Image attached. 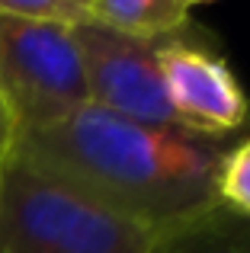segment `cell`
Segmentation results:
<instances>
[{
  "label": "cell",
  "instance_id": "9c48e42d",
  "mask_svg": "<svg viewBox=\"0 0 250 253\" xmlns=\"http://www.w3.org/2000/svg\"><path fill=\"white\" fill-rule=\"evenodd\" d=\"M0 16L77 26L87 19V0H0Z\"/></svg>",
  "mask_w": 250,
  "mask_h": 253
},
{
  "label": "cell",
  "instance_id": "7a4b0ae2",
  "mask_svg": "<svg viewBox=\"0 0 250 253\" xmlns=\"http://www.w3.org/2000/svg\"><path fill=\"white\" fill-rule=\"evenodd\" d=\"M157 234L23 151L0 164V253H151Z\"/></svg>",
  "mask_w": 250,
  "mask_h": 253
},
{
  "label": "cell",
  "instance_id": "3957f363",
  "mask_svg": "<svg viewBox=\"0 0 250 253\" xmlns=\"http://www.w3.org/2000/svg\"><path fill=\"white\" fill-rule=\"evenodd\" d=\"M0 96L19 135L55 125L90 103L74 29L0 16Z\"/></svg>",
  "mask_w": 250,
  "mask_h": 253
},
{
  "label": "cell",
  "instance_id": "8992f818",
  "mask_svg": "<svg viewBox=\"0 0 250 253\" xmlns=\"http://www.w3.org/2000/svg\"><path fill=\"white\" fill-rule=\"evenodd\" d=\"M87 19L125 36L161 42L189 29V6L183 0H87Z\"/></svg>",
  "mask_w": 250,
  "mask_h": 253
},
{
  "label": "cell",
  "instance_id": "ba28073f",
  "mask_svg": "<svg viewBox=\"0 0 250 253\" xmlns=\"http://www.w3.org/2000/svg\"><path fill=\"white\" fill-rule=\"evenodd\" d=\"M215 205L250 221V131L231 148L215 179Z\"/></svg>",
  "mask_w": 250,
  "mask_h": 253
},
{
  "label": "cell",
  "instance_id": "52a82bcc",
  "mask_svg": "<svg viewBox=\"0 0 250 253\" xmlns=\"http://www.w3.org/2000/svg\"><path fill=\"white\" fill-rule=\"evenodd\" d=\"M151 253H250V221L218 209L164 228Z\"/></svg>",
  "mask_w": 250,
  "mask_h": 253
},
{
  "label": "cell",
  "instance_id": "5b68a950",
  "mask_svg": "<svg viewBox=\"0 0 250 253\" xmlns=\"http://www.w3.org/2000/svg\"><path fill=\"white\" fill-rule=\"evenodd\" d=\"M189 29L161 39L157 48L164 90L180 125L208 135H228L250 125V96L238 74L218 51L196 42Z\"/></svg>",
  "mask_w": 250,
  "mask_h": 253
},
{
  "label": "cell",
  "instance_id": "30bf717a",
  "mask_svg": "<svg viewBox=\"0 0 250 253\" xmlns=\"http://www.w3.org/2000/svg\"><path fill=\"white\" fill-rule=\"evenodd\" d=\"M16 144H19V128H16V122H13L10 109H6L3 96H0V164L16 151Z\"/></svg>",
  "mask_w": 250,
  "mask_h": 253
},
{
  "label": "cell",
  "instance_id": "6da1fadb",
  "mask_svg": "<svg viewBox=\"0 0 250 253\" xmlns=\"http://www.w3.org/2000/svg\"><path fill=\"white\" fill-rule=\"evenodd\" d=\"M247 131L250 125L228 135L148 125L87 103L61 122L19 135L16 151L164 231L215 209L218 170Z\"/></svg>",
  "mask_w": 250,
  "mask_h": 253
},
{
  "label": "cell",
  "instance_id": "8fae6325",
  "mask_svg": "<svg viewBox=\"0 0 250 253\" xmlns=\"http://www.w3.org/2000/svg\"><path fill=\"white\" fill-rule=\"evenodd\" d=\"M183 3L193 10V6H206V3H215V0H183Z\"/></svg>",
  "mask_w": 250,
  "mask_h": 253
},
{
  "label": "cell",
  "instance_id": "277c9868",
  "mask_svg": "<svg viewBox=\"0 0 250 253\" xmlns=\"http://www.w3.org/2000/svg\"><path fill=\"white\" fill-rule=\"evenodd\" d=\"M71 29L83 58L90 103L131 122L180 125L164 90L161 61H157L161 42L125 36L90 19Z\"/></svg>",
  "mask_w": 250,
  "mask_h": 253
}]
</instances>
